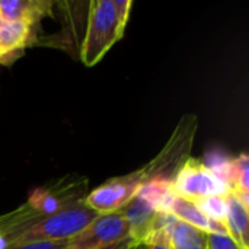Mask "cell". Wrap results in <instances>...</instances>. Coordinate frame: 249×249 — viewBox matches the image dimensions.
<instances>
[{"label": "cell", "mask_w": 249, "mask_h": 249, "mask_svg": "<svg viewBox=\"0 0 249 249\" xmlns=\"http://www.w3.org/2000/svg\"><path fill=\"white\" fill-rule=\"evenodd\" d=\"M89 181L83 177H66L31 191L28 200L16 210L0 216V239L12 244L39 219L57 214L85 201Z\"/></svg>", "instance_id": "6da1fadb"}, {"label": "cell", "mask_w": 249, "mask_h": 249, "mask_svg": "<svg viewBox=\"0 0 249 249\" xmlns=\"http://www.w3.org/2000/svg\"><path fill=\"white\" fill-rule=\"evenodd\" d=\"M131 7V0H92L89 3L86 32L80 47V58L86 67L98 64L123 38Z\"/></svg>", "instance_id": "7a4b0ae2"}, {"label": "cell", "mask_w": 249, "mask_h": 249, "mask_svg": "<svg viewBox=\"0 0 249 249\" xmlns=\"http://www.w3.org/2000/svg\"><path fill=\"white\" fill-rule=\"evenodd\" d=\"M96 216L98 214L83 201L71 209L39 219L23 233H20L12 244L70 241L80 233Z\"/></svg>", "instance_id": "3957f363"}, {"label": "cell", "mask_w": 249, "mask_h": 249, "mask_svg": "<svg viewBox=\"0 0 249 249\" xmlns=\"http://www.w3.org/2000/svg\"><path fill=\"white\" fill-rule=\"evenodd\" d=\"M197 131V118L194 115H185L174 134L168 140L166 146L159 152V155L150 160L144 169L147 181L153 178H163L172 181L181 165L190 158L194 136Z\"/></svg>", "instance_id": "277c9868"}, {"label": "cell", "mask_w": 249, "mask_h": 249, "mask_svg": "<svg viewBox=\"0 0 249 249\" xmlns=\"http://www.w3.org/2000/svg\"><path fill=\"white\" fill-rule=\"evenodd\" d=\"M146 181L147 177L144 166L131 174L111 178L105 184L88 193L85 197V204L96 214L118 213L131 201V198Z\"/></svg>", "instance_id": "5b68a950"}, {"label": "cell", "mask_w": 249, "mask_h": 249, "mask_svg": "<svg viewBox=\"0 0 249 249\" xmlns=\"http://www.w3.org/2000/svg\"><path fill=\"white\" fill-rule=\"evenodd\" d=\"M172 184L175 193L188 201H197L214 196H228L231 193L229 187L217 178L203 160L194 158H188L181 165Z\"/></svg>", "instance_id": "8992f818"}, {"label": "cell", "mask_w": 249, "mask_h": 249, "mask_svg": "<svg viewBox=\"0 0 249 249\" xmlns=\"http://www.w3.org/2000/svg\"><path fill=\"white\" fill-rule=\"evenodd\" d=\"M130 239L125 217L118 213L98 214L80 233L69 241V249H107Z\"/></svg>", "instance_id": "52a82bcc"}, {"label": "cell", "mask_w": 249, "mask_h": 249, "mask_svg": "<svg viewBox=\"0 0 249 249\" xmlns=\"http://www.w3.org/2000/svg\"><path fill=\"white\" fill-rule=\"evenodd\" d=\"M120 213L125 217L130 229V239L136 244H143L153 229L158 213L142 198L134 196Z\"/></svg>", "instance_id": "ba28073f"}, {"label": "cell", "mask_w": 249, "mask_h": 249, "mask_svg": "<svg viewBox=\"0 0 249 249\" xmlns=\"http://www.w3.org/2000/svg\"><path fill=\"white\" fill-rule=\"evenodd\" d=\"M166 214H171V216L177 217L178 220H181L187 225H191L209 235H229L225 225L207 219L196 207V204L193 201H188V200L179 197L178 194L172 198Z\"/></svg>", "instance_id": "9c48e42d"}, {"label": "cell", "mask_w": 249, "mask_h": 249, "mask_svg": "<svg viewBox=\"0 0 249 249\" xmlns=\"http://www.w3.org/2000/svg\"><path fill=\"white\" fill-rule=\"evenodd\" d=\"M53 3L45 0H0V20L25 22L35 25L42 16L48 15Z\"/></svg>", "instance_id": "30bf717a"}, {"label": "cell", "mask_w": 249, "mask_h": 249, "mask_svg": "<svg viewBox=\"0 0 249 249\" xmlns=\"http://www.w3.org/2000/svg\"><path fill=\"white\" fill-rule=\"evenodd\" d=\"M228 214L226 229L229 236L242 249H249V207L236 196L228 194Z\"/></svg>", "instance_id": "8fae6325"}, {"label": "cell", "mask_w": 249, "mask_h": 249, "mask_svg": "<svg viewBox=\"0 0 249 249\" xmlns=\"http://www.w3.org/2000/svg\"><path fill=\"white\" fill-rule=\"evenodd\" d=\"M31 29L25 22H0V63L26 47Z\"/></svg>", "instance_id": "7c38bea8"}, {"label": "cell", "mask_w": 249, "mask_h": 249, "mask_svg": "<svg viewBox=\"0 0 249 249\" xmlns=\"http://www.w3.org/2000/svg\"><path fill=\"white\" fill-rule=\"evenodd\" d=\"M209 233L187 225L172 216L169 225V238L172 249H207Z\"/></svg>", "instance_id": "4fadbf2b"}, {"label": "cell", "mask_w": 249, "mask_h": 249, "mask_svg": "<svg viewBox=\"0 0 249 249\" xmlns=\"http://www.w3.org/2000/svg\"><path fill=\"white\" fill-rule=\"evenodd\" d=\"M228 196H214L193 201L196 207L210 220L225 225L228 214ZM226 226V225H225Z\"/></svg>", "instance_id": "5bb4252c"}, {"label": "cell", "mask_w": 249, "mask_h": 249, "mask_svg": "<svg viewBox=\"0 0 249 249\" xmlns=\"http://www.w3.org/2000/svg\"><path fill=\"white\" fill-rule=\"evenodd\" d=\"M0 249H69V241H47V242H25L7 244Z\"/></svg>", "instance_id": "9a60e30c"}, {"label": "cell", "mask_w": 249, "mask_h": 249, "mask_svg": "<svg viewBox=\"0 0 249 249\" xmlns=\"http://www.w3.org/2000/svg\"><path fill=\"white\" fill-rule=\"evenodd\" d=\"M207 249H242L229 235H209Z\"/></svg>", "instance_id": "2e32d148"}, {"label": "cell", "mask_w": 249, "mask_h": 249, "mask_svg": "<svg viewBox=\"0 0 249 249\" xmlns=\"http://www.w3.org/2000/svg\"><path fill=\"white\" fill-rule=\"evenodd\" d=\"M144 249H172V247H171V244L160 242V244H150V245H144Z\"/></svg>", "instance_id": "e0dca14e"}, {"label": "cell", "mask_w": 249, "mask_h": 249, "mask_svg": "<svg viewBox=\"0 0 249 249\" xmlns=\"http://www.w3.org/2000/svg\"><path fill=\"white\" fill-rule=\"evenodd\" d=\"M127 249H144V245H143V244H136V242H131V244L128 245V248Z\"/></svg>", "instance_id": "ac0fdd59"}, {"label": "cell", "mask_w": 249, "mask_h": 249, "mask_svg": "<svg viewBox=\"0 0 249 249\" xmlns=\"http://www.w3.org/2000/svg\"><path fill=\"white\" fill-rule=\"evenodd\" d=\"M1 247H4V244H3V242H1V239H0V248H1Z\"/></svg>", "instance_id": "d6986e66"}, {"label": "cell", "mask_w": 249, "mask_h": 249, "mask_svg": "<svg viewBox=\"0 0 249 249\" xmlns=\"http://www.w3.org/2000/svg\"><path fill=\"white\" fill-rule=\"evenodd\" d=\"M0 22H1V20H0Z\"/></svg>", "instance_id": "ffe728a7"}]
</instances>
